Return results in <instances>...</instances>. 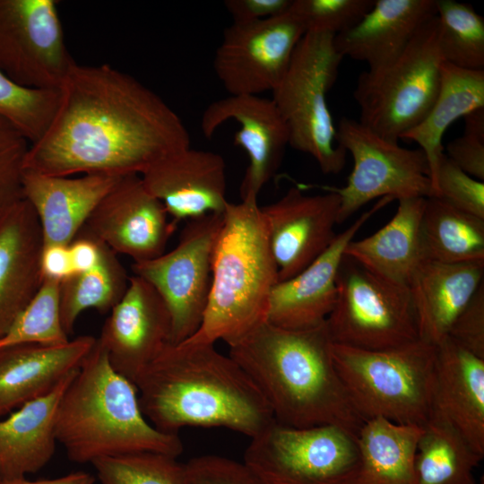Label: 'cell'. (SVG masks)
Returning a JSON list of instances; mask_svg holds the SVG:
<instances>
[{
	"mask_svg": "<svg viewBox=\"0 0 484 484\" xmlns=\"http://www.w3.org/2000/svg\"><path fill=\"white\" fill-rule=\"evenodd\" d=\"M292 0H226L232 23H250L286 13Z\"/></svg>",
	"mask_w": 484,
	"mask_h": 484,
	"instance_id": "ee69618b",
	"label": "cell"
},
{
	"mask_svg": "<svg viewBox=\"0 0 484 484\" xmlns=\"http://www.w3.org/2000/svg\"><path fill=\"white\" fill-rule=\"evenodd\" d=\"M229 120L238 123L233 142L248 158L239 189L241 200L257 199L281 163L289 145L287 125L272 99L229 95L213 101L203 111L201 118L203 135L212 137Z\"/></svg>",
	"mask_w": 484,
	"mask_h": 484,
	"instance_id": "ac0fdd59",
	"label": "cell"
},
{
	"mask_svg": "<svg viewBox=\"0 0 484 484\" xmlns=\"http://www.w3.org/2000/svg\"><path fill=\"white\" fill-rule=\"evenodd\" d=\"M76 64L55 0H0V70L30 88L59 90Z\"/></svg>",
	"mask_w": 484,
	"mask_h": 484,
	"instance_id": "4fadbf2b",
	"label": "cell"
},
{
	"mask_svg": "<svg viewBox=\"0 0 484 484\" xmlns=\"http://www.w3.org/2000/svg\"><path fill=\"white\" fill-rule=\"evenodd\" d=\"M56 436L77 463L140 452L177 458L183 452L178 434L147 420L135 385L112 367L97 339L59 402Z\"/></svg>",
	"mask_w": 484,
	"mask_h": 484,
	"instance_id": "277c9868",
	"label": "cell"
},
{
	"mask_svg": "<svg viewBox=\"0 0 484 484\" xmlns=\"http://www.w3.org/2000/svg\"><path fill=\"white\" fill-rule=\"evenodd\" d=\"M434 186L436 197L484 220V182L463 172L445 151L438 160Z\"/></svg>",
	"mask_w": 484,
	"mask_h": 484,
	"instance_id": "f35d334b",
	"label": "cell"
},
{
	"mask_svg": "<svg viewBox=\"0 0 484 484\" xmlns=\"http://www.w3.org/2000/svg\"><path fill=\"white\" fill-rule=\"evenodd\" d=\"M222 224V214L189 220L172 250L132 265L134 275L149 282L169 309L170 344L186 341L202 324L212 284L213 252Z\"/></svg>",
	"mask_w": 484,
	"mask_h": 484,
	"instance_id": "7c38bea8",
	"label": "cell"
},
{
	"mask_svg": "<svg viewBox=\"0 0 484 484\" xmlns=\"http://www.w3.org/2000/svg\"><path fill=\"white\" fill-rule=\"evenodd\" d=\"M176 226L141 176L131 174L117 180L78 235L93 238L138 263L165 253Z\"/></svg>",
	"mask_w": 484,
	"mask_h": 484,
	"instance_id": "9a60e30c",
	"label": "cell"
},
{
	"mask_svg": "<svg viewBox=\"0 0 484 484\" xmlns=\"http://www.w3.org/2000/svg\"><path fill=\"white\" fill-rule=\"evenodd\" d=\"M481 484H483V482H481Z\"/></svg>",
	"mask_w": 484,
	"mask_h": 484,
	"instance_id": "c3c4849f",
	"label": "cell"
},
{
	"mask_svg": "<svg viewBox=\"0 0 484 484\" xmlns=\"http://www.w3.org/2000/svg\"><path fill=\"white\" fill-rule=\"evenodd\" d=\"M96 338L82 335L65 344L21 343L0 348V419L51 392L75 372Z\"/></svg>",
	"mask_w": 484,
	"mask_h": 484,
	"instance_id": "603a6c76",
	"label": "cell"
},
{
	"mask_svg": "<svg viewBox=\"0 0 484 484\" xmlns=\"http://www.w3.org/2000/svg\"><path fill=\"white\" fill-rule=\"evenodd\" d=\"M116 255L102 244L101 257L96 266L60 281L61 322L68 336L83 311L110 312L124 296L129 277Z\"/></svg>",
	"mask_w": 484,
	"mask_h": 484,
	"instance_id": "d6a6232c",
	"label": "cell"
},
{
	"mask_svg": "<svg viewBox=\"0 0 484 484\" xmlns=\"http://www.w3.org/2000/svg\"><path fill=\"white\" fill-rule=\"evenodd\" d=\"M420 238L423 260L451 264L484 261V220L439 197L426 199Z\"/></svg>",
	"mask_w": 484,
	"mask_h": 484,
	"instance_id": "4dcf8cb0",
	"label": "cell"
},
{
	"mask_svg": "<svg viewBox=\"0 0 484 484\" xmlns=\"http://www.w3.org/2000/svg\"><path fill=\"white\" fill-rule=\"evenodd\" d=\"M480 108H484V70H467L443 62L439 91L430 110L401 138L416 143L424 151L434 189L438 160L445 151L444 134L456 119Z\"/></svg>",
	"mask_w": 484,
	"mask_h": 484,
	"instance_id": "f546056e",
	"label": "cell"
},
{
	"mask_svg": "<svg viewBox=\"0 0 484 484\" xmlns=\"http://www.w3.org/2000/svg\"><path fill=\"white\" fill-rule=\"evenodd\" d=\"M436 18L444 62L484 70V18L472 5L454 0H437Z\"/></svg>",
	"mask_w": 484,
	"mask_h": 484,
	"instance_id": "836d02e7",
	"label": "cell"
},
{
	"mask_svg": "<svg viewBox=\"0 0 484 484\" xmlns=\"http://www.w3.org/2000/svg\"><path fill=\"white\" fill-rule=\"evenodd\" d=\"M437 0H375L371 9L350 29L334 36L344 57L375 70L394 60L412 37L436 15Z\"/></svg>",
	"mask_w": 484,
	"mask_h": 484,
	"instance_id": "484cf974",
	"label": "cell"
},
{
	"mask_svg": "<svg viewBox=\"0 0 484 484\" xmlns=\"http://www.w3.org/2000/svg\"><path fill=\"white\" fill-rule=\"evenodd\" d=\"M483 282L484 261L422 260L408 284L419 339L436 346L447 338L455 318Z\"/></svg>",
	"mask_w": 484,
	"mask_h": 484,
	"instance_id": "d4e9b609",
	"label": "cell"
},
{
	"mask_svg": "<svg viewBox=\"0 0 484 484\" xmlns=\"http://www.w3.org/2000/svg\"><path fill=\"white\" fill-rule=\"evenodd\" d=\"M421 431L422 427L384 418L365 420L357 434L359 469L354 484H416Z\"/></svg>",
	"mask_w": 484,
	"mask_h": 484,
	"instance_id": "f1b7e54d",
	"label": "cell"
},
{
	"mask_svg": "<svg viewBox=\"0 0 484 484\" xmlns=\"http://www.w3.org/2000/svg\"><path fill=\"white\" fill-rule=\"evenodd\" d=\"M69 341L61 322L60 281L43 279L35 295L0 339V348L21 343L56 346Z\"/></svg>",
	"mask_w": 484,
	"mask_h": 484,
	"instance_id": "e575fe53",
	"label": "cell"
},
{
	"mask_svg": "<svg viewBox=\"0 0 484 484\" xmlns=\"http://www.w3.org/2000/svg\"><path fill=\"white\" fill-rule=\"evenodd\" d=\"M135 386L144 417L168 434L223 427L252 438L274 420L255 383L214 344L169 343Z\"/></svg>",
	"mask_w": 484,
	"mask_h": 484,
	"instance_id": "7a4b0ae2",
	"label": "cell"
},
{
	"mask_svg": "<svg viewBox=\"0 0 484 484\" xmlns=\"http://www.w3.org/2000/svg\"><path fill=\"white\" fill-rule=\"evenodd\" d=\"M445 155L463 172L484 182V132L464 129L449 142Z\"/></svg>",
	"mask_w": 484,
	"mask_h": 484,
	"instance_id": "7bdbcfd3",
	"label": "cell"
},
{
	"mask_svg": "<svg viewBox=\"0 0 484 484\" xmlns=\"http://www.w3.org/2000/svg\"><path fill=\"white\" fill-rule=\"evenodd\" d=\"M447 337L484 359V282L457 315Z\"/></svg>",
	"mask_w": 484,
	"mask_h": 484,
	"instance_id": "b9f144b4",
	"label": "cell"
},
{
	"mask_svg": "<svg viewBox=\"0 0 484 484\" xmlns=\"http://www.w3.org/2000/svg\"><path fill=\"white\" fill-rule=\"evenodd\" d=\"M381 198L349 228L337 234L331 246L293 277L278 281L272 289L266 321L288 330H305L323 324L337 298V275L344 250L362 226L392 202Z\"/></svg>",
	"mask_w": 484,
	"mask_h": 484,
	"instance_id": "d6986e66",
	"label": "cell"
},
{
	"mask_svg": "<svg viewBox=\"0 0 484 484\" xmlns=\"http://www.w3.org/2000/svg\"><path fill=\"white\" fill-rule=\"evenodd\" d=\"M40 270L43 279L61 281L74 271L69 251V245H47L40 255Z\"/></svg>",
	"mask_w": 484,
	"mask_h": 484,
	"instance_id": "f6af8a7d",
	"label": "cell"
},
{
	"mask_svg": "<svg viewBox=\"0 0 484 484\" xmlns=\"http://www.w3.org/2000/svg\"><path fill=\"white\" fill-rule=\"evenodd\" d=\"M122 176H47L24 170L22 195L34 210L43 244L69 245L94 209Z\"/></svg>",
	"mask_w": 484,
	"mask_h": 484,
	"instance_id": "7402d4cb",
	"label": "cell"
},
{
	"mask_svg": "<svg viewBox=\"0 0 484 484\" xmlns=\"http://www.w3.org/2000/svg\"><path fill=\"white\" fill-rule=\"evenodd\" d=\"M340 204L334 192L306 194L294 186L277 201L260 206L278 281L301 272L331 246L337 236Z\"/></svg>",
	"mask_w": 484,
	"mask_h": 484,
	"instance_id": "e0dca14e",
	"label": "cell"
},
{
	"mask_svg": "<svg viewBox=\"0 0 484 484\" xmlns=\"http://www.w3.org/2000/svg\"><path fill=\"white\" fill-rule=\"evenodd\" d=\"M30 145L13 125L0 117V209L23 199L22 177Z\"/></svg>",
	"mask_w": 484,
	"mask_h": 484,
	"instance_id": "ab89813d",
	"label": "cell"
},
{
	"mask_svg": "<svg viewBox=\"0 0 484 484\" xmlns=\"http://www.w3.org/2000/svg\"><path fill=\"white\" fill-rule=\"evenodd\" d=\"M244 463L264 484H354L357 435L334 425L292 428L275 419L250 438Z\"/></svg>",
	"mask_w": 484,
	"mask_h": 484,
	"instance_id": "9c48e42d",
	"label": "cell"
},
{
	"mask_svg": "<svg viewBox=\"0 0 484 484\" xmlns=\"http://www.w3.org/2000/svg\"><path fill=\"white\" fill-rule=\"evenodd\" d=\"M482 459L454 427L433 413L418 441L416 484H476L473 471Z\"/></svg>",
	"mask_w": 484,
	"mask_h": 484,
	"instance_id": "1f68e13d",
	"label": "cell"
},
{
	"mask_svg": "<svg viewBox=\"0 0 484 484\" xmlns=\"http://www.w3.org/2000/svg\"><path fill=\"white\" fill-rule=\"evenodd\" d=\"M95 477L86 471H73L72 473L55 478L40 479L36 480L25 478L0 481V484H94Z\"/></svg>",
	"mask_w": 484,
	"mask_h": 484,
	"instance_id": "7dc6e473",
	"label": "cell"
},
{
	"mask_svg": "<svg viewBox=\"0 0 484 484\" xmlns=\"http://www.w3.org/2000/svg\"><path fill=\"white\" fill-rule=\"evenodd\" d=\"M91 464L101 484H192L185 463L162 453L105 457Z\"/></svg>",
	"mask_w": 484,
	"mask_h": 484,
	"instance_id": "8d00e7d4",
	"label": "cell"
},
{
	"mask_svg": "<svg viewBox=\"0 0 484 484\" xmlns=\"http://www.w3.org/2000/svg\"><path fill=\"white\" fill-rule=\"evenodd\" d=\"M185 466L192 484H264L244 462L220 455L196 456Z\"/></svg>",
	"mask_w": 484,
	"mask_h": 484,
	"instance_id": "60d3db41",
	"label": "cell"
},
{
	"mask_svg": "<svg viewBox=\"0 0 484 484\" xmlns=\"http://www.w3.org/2000/svg\"><path fill=\"white\" fill-rule=\"evenodd\" d=\"M224 159L191 146L153 164L141 177L177 224L222 214L229 203Z\"/></svg>",
	"mask_w": 484,
	"mask_h": 484,
	"instance_id": "ffe728a7",
	"label": "cell"
},
{
	"mask_svg": "<svg viewBox=\"0 0 484 484\" xmlns=\"http://www.w3.org/2000/svg\"><path fill=\"white\" fill-rule=\"evenodd\" d=\"M426 199L398 200L391 220L372 235L351 240L344 255L376 275L408 287L412 273L423 260L420 227Z\"/></svg>",
	"mask_w": 484,
	"mask_h": 484,
	"instance_id": "83f0119b",
	"label": "cell"
},
{
	"mask_svg": "<svg viewBox=\"0 0 484 484\" xmlns=\"http://www.w3.org/2000/svg\"><path fill=\"white\" fill-rule=\"evenodd\" d=\"M58 102L59 90L23 86L0 70V117L13 125L30 144L48 130Z\"/></svg>",
	"mask_w": 484,
	"mask_h": 484,
	"instance_id": "d590c367",
	"label": "cell"
},
{
	"mask_svg": "<svg viewBox=\"0 0 484 484\" xmlns=\"http://www.w3.org/2000/svg\"><path fill=\"white\" fill-rule=\"evenodd\" d=\"M336 142L353 159L346 186L324 187L340 196L338 223L379 197L400 200L436 196L421 149L402 147L347 117L338 123Z\"/></svg>",
	"mask_w": 484,
	"mask_h": 484,
	"instance_id": "8fae6325",
	"label": "cell"
},
{
	"mask_svg": "<svg viewBox=\"0 0 484 484\" xmlns=\"http://www.w3.org/2000/svg\"><path fill=\"white\" fill-rule=\"evenodd\" d=\"M188 147L185 124L157 93L111 65L76 63L59 89L48 130L29 147L24 170L141 176Z\"/></svg>",
	"mask_w": 484,
	"mask_h": 484,
	"instance_id": "6da1fadb",
	"label": "cell"
},
{
	"mask_svg": "<svg viewBox=\"0 0 484 484\" xmlns=\"http://www.w3.org/2000/svg\"><path fill=\"white\" fill-rule=\"evenodd\" d=\"M333 343L382 350L419 339L408 287L371 272L344 255L337 275V298L325 321Z\"/></svg>",
	"mask_w": 484,
	"mask_h": 484,
	"instance_id": "30bf717a",
	"label": "cell"
},
{
	"mask_svg": "<svg viewBox=\"0 0 484 484\" xmlns=\"http://www.w3.org/2000/svg\"><path fill=\"white\" fill-rule=\"evenodd\" d=\"M43 237L23 198L0 209V339L41 285Z\"/></svg>",
	"mask_w": 484,
	"mask_h": 484,
	"instance_id": "44dd1931",
	"label": "cell"
},
{
	"mask_svg": "<svg viewBox=\"0 0 484 484\" xmlns=\"http://www.w3.org/2000/svg\"><path fill=\"white\" fill-rule=\"evenodd\" d=\"M170 335L171 317L165 302L149 282L133 275L124 296L110 310L97 342L112 367L135 385L170 343Z\"/></svg>",
	"mask_w": 484,
	"mask_h": 484,
	"instance_id": "2e32d148",
	"label": "cell"
},
{
	"mask_svg": "<svg viewBox=\"0 0 484 484\" xmlns=\"http://www.w3.org/2000/svg\"><path fill=\"white\" fill-rule=\"evenodd\" d=\"M343 56L334 35L307 31L298 42L272 101L289 132V145L310 155L324 174H338L347 151L336 142V127L326 101Z\"/></svg>",
	"mask_w": 484,
	"mask_h": 484,
	"instance_id": "52a82bcc",
	"label": "cell"
},
{
	"mask_svg": "<svg viewBox=\"0 0 484 484\" xmlns=\"http://www.w3.org/2000/svg\"><path fill=\"white\" fill-rule=\"evenodd\" d=\"M76 371L48 394L0 419V481L36 473L52 459L59 402Z\"/></svg>",
	"mask_w": 484,
	"mask_h": 484,
	"instance_id": "4316f807",
	"label": "cell"
},
{
	"mask_svg": "<svg viewBox=\"0 0 484 484\" xmlns=\"http://www.w3.org/2000/svg\"><path fill=\"white\" fill-rule=\"evenodd\" d=\"M443 62L435 15L394 60L359 74L353 91L360 109L359 121L381 137L398 142L430 110L439 91Z\"/></svg>",
	"mask_w": 484,
	"mask_h": 484,
	"instance_id": "ba28073f",
	"label": "cell"
},
{
	"mask_svg": "<svg viewBox=\"0 0 484 484\" xmlns=\"http://www.w3.org/2000/svg\"><path fill=\"white\" fill-rule=\"evenodd\" d=\"M433 413L484 457V359L448 337L436 345Z\"/></svg>",
	"mask_w": 484,
	"mask_h": 484,
	"instance_id": "cb8c5ba5",
	"label": "cell"
},
{
	"mask_svg": "<svg viewBox=\"0 0 484 484\" xmlns=\"http://www.w3.org/2000/svg\"><path fill=\"white\" fill-rule=\"evenodd\" d=\"M325 322L288 330L264 321L229 345V356L269 404L274 419L292 428L334 425L358 434L364 419L335 368Z\"/></svg>",
	"mask_w": 484,
	"mask_h": 484,
	"instance_id": "3957f363",
	"label": "cell"
},
{
	"mask_svg": "<svg viewBox=\"0 0 484 484\" xmlns=\"http://www.w3.org/2000/svg\"><path fill=\"white\" fill-rule=\"evenodd\" d=\"M375 0H292L289 11L306 32L337 35L353 27Z\"/></svg>",
	"mask_w": 484,
	"mask_h": 484,
	"instance_id": "74e56055",
	"label": "cell"
},
{
	"mask_svg": "<svg viewBox=\"0 0 484 484\" xmlns=\"http://www.w3.org/2000/svg\"><path fill=\"white\" fill-rule=\"evenodd\" d=\"M222 215L207 306L199 329L186 343L237 341L266 321L270 294L278 282L257 199L229 202Z\"/></svg>",
	"mask_w": 484,
	"mask_h": 484,
	"instance_id": "5b68a950",
	"label": "cell"
},
{
	"mask_svg": "<svg viewBox=\"0 0 484 484\" xmlns=\"http://www.w3.org/2000/svg\"><path fill=\"white\" fill-rule=\"evenodd\" d=\"M436 351L420 339L382 350L332 344L337 373L364 420L384 418L419 427L433 414Z\"/></svg>",
	"mask_w": 484,
	"mask_h": 484,
	"instance_id": "8992f818",
	"label": "cell"
},
{
	"mask_svg": "<svg viewBox=\"0 0 484 484\" xmlns=\"http://www.w3.org/2000/svg\"><path fill=\"white\" fill-rule=\"evenodd\" d=\"M306 33L286 13L250 23H232L223 32L213 58L216 76L229 95L272 91L283 78Z\"/></svg>",
	"mask_w": 484,
	"mask_h": 484,
	"instance_id": "5bb4252c",
	"label": "cell"
},
{
	"mask_svg": "<svg viewBox=\"0 0 484 484\" xmlns=\"http://www.w3.org/2000/svg\"><path fill=\"white\" fill-rule=\"evenodd\" d=\"M74 272L90 270L100 260L102 243L84 236H76L69 244ZM73 272V273H74Z\"/></svg>",
	"mask_w": 484,
	"mask_h": 484,
	"instance_id": "bcb514c9",
	"label": "cell"
}]
</instances>
